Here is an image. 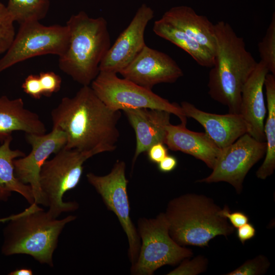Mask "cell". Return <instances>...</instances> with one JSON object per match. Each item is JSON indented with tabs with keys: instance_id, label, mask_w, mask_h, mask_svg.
Segmentation results:
<instances>
[{
	"instance_id": "cell-9",
	"label": "cell",
	"mask_w": 275,
	"mask_h": 275,
	"mask_svg": "<svg viewBox=\"0 0 275 275\" xmlns=\"http://www.w3.org/2000/svg\"><path fill=\"white\" fill-rule=\"evenodd\" d=\"M67 26L44 25L40 21L20 24L11 46L0 59V73L29 59L45 54L58 57L64 53L69 43Z\"/></svg>"
},
{
	"instance_id": "cell-6",
	"label": "cell",
	"mask_w": 275,
	"mask_h": 275,
	"mask_svg": "<svg viewBox=\"0 0 275 275\" xmlns=\"http://www.w3.org/2000/svg\"><path fill=\"white\" fill-rule=\"evenodd\" d=\"M94 154L64 147L42 166L39 184L48 213L57 218L63 212L74 211L79 205L76 202H64L65 193L79 183L84 162Z\"/></svg>"
},
{
	"instance_id": "cell-29",
	"label": "cell",
	"mask_w": 275,
	"mask_h": 275,
	"mask_svg": "<svg viewBox=\"0 0 275 275\" xmlns=\"http://www.w3.org/2000/svg\"><path fill=\"white\" fill-rule=\"evenodd\" d=\"M39 77L43 96L50 97L53 93L60 91L62 78L58 74L52 71L41 72Z\"/></svg>"
},
{
	"instance_id": "cell-32",
	"label": "cell",
	"mask_w": 275,
	"mask_h": 275,
	"mask_svg": "<svg viewBox=\"0 0 275 275\" xmlns=\"http://www.w3.org/2000/svg\"><path fill=\"white\" fill-rule=\"evenodd\" d=\"M147 152L149 161L157 164L168 155V149L164 146V144L161 143L154 144Z\"/></svg>"
},
{
	"instance_id": "cell-14",
	"label": "cell",
	"mask_w": 275,
	"mask_h": 275,
	"mask_svg": "<svg viewBox=\"0 0 275 275\" xmlns=\"http://www.w3.org/2000/svg\"><path fill=\"white\" fill-rule=\"evenodd\" d=\"M119 73L123 78L150 90L159 84L175 82L183 75L170 56L146 45Z\"/></svg>"
},
{
	"instance_id": "cell-33",
	"label": "cell",
	"mask_w": 275,
	"mask_h": 275,
	"mask_svg": "<svg viewBox=\"0 0 275 275\" xmlns=\"http://www.w3.org/2000/svg\"><path fill=\"white\" fill-rule=\"evenodd\" d=\"M256 232L253 225L247 223L237 228V236L239 241L244 244L246 241L255 236Z\"/></svg>"
},
{
	"instance_id": "cell-8",
	"label": "cell",
	"mask_w": 275,
	"mask_h": 275,
	"mask_svg": "<svg viewBox=\"0 0 275 275\" xmlns=\"http://www.w3.org/2000/svg\"><path fill=\"white\" fill-rule=\"evenodd\" d=\"M91 87L98 98L114 111L148 108L167 111L177 116L181 123L187 120L181 106L171 103L152 90L139 86L116 73L99 71L91 84Z\"/></svg>"
},
{
	"instance_id": "cell-31",
	"label": "cell",
	"mask_w": 275,
	"mask_h": 275,
	"mask_svg": "<svg viewBox=\"0 0 275 275\" xmlns=\"http://www.w3.org/2000/svg\"><path fill=\"white\" fill-rule=\"evenodd\" d=\"M221 214L229 221V223L235 228H238L249 221L248 216L241 211L231 212L227 205L221 209Z\"/></svg>"
},
{
	"instance_id": "cell-20",
	"label": "cell",
	"mask_w": 275,
	"mask_h": 275,
	"mask_svg": "<svg viewBox=\"0 0 275 275\" xmlns=\"http://www.w3.org/2000/svg\"><path fill=\"white\" fill-rule=\"evenodd\" d=\"M161 18L182 30L214 56L216 50L214 24L207 17L198 14L189 6H178L167 11Z\"/></svg>"
},
{
	"instance_id": "cell-26",
	"label": "cell",
	"mask_w": 275,
	"mask_h": 275,
	"mask_svg": "<svg viewBox=\"0 0 275 275\" xmlns=\"http://www.w3.org/2000/svg\"><path fill=\"white\" fill-rule=\"evenodd\" d=\"M14 22L7 6L0 2V54L5 53L14 41Z\"/></svg>"
},
{
	"instance_id": "cell-15",
	"label": "cell",
	"mask_w": 275,
	"mask_h": 275,
	"mask_svg": "<svg viewBox=\"0 0 275 275\" xmlns=\"http://www.w3.org/2000/svg\"><path fill=\"white\" fill-rule=\"evenodd\" d=\"M269 71L260 61L243 85L239 114L244 120L247 133L260 142H265L264 121L267 113L263 94L264 81Z\"/></svg>"
},
{
	"instance_id": "cell-30",
	"label": "cell",
	"mask_w": 275,
	"mask_h": 275,
	"mask_svg": "<svg viewBox=\"0 0 275 275\" xmlns=\"http://www.w3.org/2000/svg\"><path fill=\"white\" fill-rule=\"evenodd\" d=\"M21 87L26 94L34 99H39L43 96L39 75H29L25 78Z\"/></svg>"
},
{
	"instance_id": "cell-35",
	"label": "cell",
	"mask_w": 275,
	"mask_h": 275,
	"mask_svg": "<svg viewBox=\"0 0 275 275\" xmlns=\"http://www.w3.org/2000/svg\"><path fill=\"white\" fill-rule=\"evenodd\" d=\"M9 275H32L33 271L31 269L21 268L17 269L9 273Z\"/></svg>"
},
{
	"instance_id": "cell-24",
	"label": "cell",
	"mask_w": 275,
	"mask_h": 275,
	"mask_svg": "<svg viewBox=\"0 0 275 275\" xmlns=\"http://www.w3.org/2000/svg\"><path fill=\"white\" fill-rule=\"evenodd\" d=\"M49 0H8L7 9L15 22L40 21L47 14Z\"/></svg>"
},
{
	"instance_id": "cell-22",
	"label": "cell",
	"mask_w": 275,
	"mask_h": 275,
	"mask_svg": "<svg viewBox=\"0 0 275 275\" xmlns=\"http://www.w3.org/2000/svg\"><path fill=\"white\" fill-rule=\"evenodd\" d=\"M153 31L186 52L199 65L208 68L213 66L214 56L208 49L161 17L154 22Z\"/></svg>"
},
{
	"instance_id": "cell-11",
	"label": "cell",
	"mask_w": 275,
	"mask_h": 275,
	"mask_svg": "<svg viewBox=\"0 0 275 275\" xmlns=\"http://www.w3.org/2000/svg\"><path fill=\"white\" fill-rule=\"evenodd\" d=\"M266 147L265 142L257 141L248 133L244 134L222 149L212 173L196 182H226L231 184L237 193L240 194L246 175L265 155Z\"/></svg>"
},
{
	"instance_id": "cell-4",
	"label": "cell",
	"mask_w": 275,
	"mask_h": 275,
	"mask_svg": "<svg viewBox=\"0 0 275 275\" xmlns=\"http://www.w3.org/2000/svg\"><path fill=\"white\" fill-rule=\"evenodd\" d=\"M222 208L203 195L186 194L171 200L164 213L171 238L181 246H207L218 235L227 237L234 231L221 214Z\"/></svg>"
},
{
	"instance_id": "cell-3",
	"label": "cell",
	"mask_w": 275,
	"mask_h": 275,
	"mask_svg": "<svg viewBox=\"0 0 275 275\" xmlns=\"http://www.w3.org/2000/svg\"><path fill=\"white\" fill-rule=\"evenodd\" d=\"M76 218L70 215L61 219L51 217L35 203L24 211L4 218L2 253L5 256L26 254L41 264L53 266V254L65 226Z\"/></svg>"
},
{
	"instance_id": "cell-18",
	"label": "cell",
	"mask_w": 275,
	"mask_h": 275,
	"mask_svg": "<svg viewBox=\"0 0 275 275\" xmlns=\"http://www.w3.org/2000/svg\"><path fill=\"white\" fill-rule=\"evenodd\" d=\"M186 125L181 123L177 125H168L164 144L172 151H181L202 160L212 170L222 149L206 132L191 131Z\"/></svg>"
},
{
	"instance_id": "cell-10",
	"label": "cell",
	"mask_w": 275,
	"mask_h": 275,
	"mask_svg": "<svg viewBox=\"0 0 275 275\" xmlns=\"http://www.w3.org/2000/svg\"><path fill=\"white\" fill-rule=\"evenodd\" d=\"M125 171V162L117 160L107 175L98 176L89 173L86 177L88 182L101 196L107 209L113 211L118 218L128 239V255L132 265L138 259L141 240L137 229L130 216L127 190L128 181Z\"/></svg>"
},
{
	"instance_id": "cell-2",
	"label": "cell",
	"mask_w": 275,
	"mask_h": 275,
	"mask_svg": "<svg viewBox=\"0 0 275 275\" xmlns=\"http://www.w3.org/2000/svg\"><path fill=\"white\" fill-rule=\"evenodd\" d=\"M214 28L216 50L209 73L208 94L226 106L229 113L239 114L242 87L257 62L228 23L218 21Z\"/></svg>"
},
{
	"instance_id": "cell-21",
	"label": "cell",
	"mask_w": 275,
	"mask_h": 275,
	"mask_svg": "<svg viewBox=\"0 0 275 275\" xmlns=\"http://www.w3.org/2000/svg\"><path fill=\"white\" fill-rule=\"evenodd\" d=\"M12 135L8 137L0 146V201H6L13 192L21 195L31 205L35 203L30 185L20 182L14 174L13 161L25 154L18 150H12L10 145Z\"/></svg>"
},
{
	"instance_id": "cell-16",
	"label": "cell",
	"mask_w": 275,
	"mask_h": 275,
	"mask_svg": "<svg viewBox=\"0 0 275 275\" xmlns=\"http://www.w3.org/2000/svg\"><path fill=\"white\" fill-rule=\"evenodd\" d=\"M185 116L198 122L205 132L221 149L247 133V127L240 114L219 115L201 111L193 104L182 101L180 105Z\"/></svg>"
},
{
	"instance_id": "cell-23",
	"label": "cell",
	"mask_w": 275,
	"mask_h": 275,
	"mask_svg": "<svg viewBox=\"0 0 275 275\" xmlns=\"http://www.w3.org/2000/svg\"><path fill=\"white\" fill-rule=\"evenodd\" d=\"M267 116L264 123V132L266 142L265 159L256 172L258 178L265 179L275 169V75L268 73L265 77Z\"/></svg>"
},
{
	"instance_id": "cell-34",
	"label": "cell",
	"mask_w": 275,
	"mask_h": 275,
	"mask_svg": "<svg viewBox=\"0 0 275 275\" xmlns=\"http://www.w3.org/2000/svg\"><path fill=\"white\" fill-rule=\"evenodd\" d=\"M177 166L176 158L172 155H167L157 163L158 170L162 173H169L173 171Z\"/></svg>"
},
{
	"instance_id": "cell-28",
	"label": "cell",
	"mask_w": 275,
	"mask_h": 275,
	"mask_svg": "<svg viewBox=\"0 0 275 275\" xmlns=\"http://www.w3.org/2000/svg\"><path fill=\"white\" fill-rule=\"evenodd\" d=\"M208 261L203 256L198 255L192 259L186 258L180 265L171 270L168 275H197L205 272L208 267Z\"/></svg>"
},
{
	"instance_id": "cell-17",
	"label": "cell",
	"mask_w": 275,
	"mask_h": 275,
	"mask_svg": "<svg viewBox=\"0 0 275 275\" xmlns=\"http://www.w3.org/2000/svg\"><path fill=\"white\" fill-rule=\"evenodd\" d=\"M134 130L136 148L132 159V167L139 156L147 152L154 144H164L167 127L170 124V113L148 108L123 111Z\"/></svg>"
},
{
	"instance_id": "cell-1",
	"label": "cell",
	"mask_w": 275,
	"mask_h": 275,
	"mask_svg": "<svg viewBox=\"0 0 275 275\" xmlns=\"http://www.w3.org/2000/svg\"><path fill=\"white\" fill-rule=\"evenodd\" d=\"M121 111L108 107L91 86H82L72 97L63 98L51 112L53 127L66 137L65 147L95 155L117 148Z\"/></svg>"
},
{
	"instance_id": "cell-25",
	"label": "cell",
	"mask_w": 275,
	"mask_h": 275,
	"mask_svg": "<svg viewBox=\"0 0 275 275\" xmlns=\"http://www.w3.org/2000/svg\"><path fill=\"white\" fill-rule=\"evenodd\" d=\"M261 60L275 75V16L273 13L265 34L258 44Z\"/></svg>"
},
{
	"instance_id": "cell-12",
	"label": "cell",
	"mask_w": 275,
	"mask_h": 275,
	"mask_svg": "<svg viewBox=\"0 0 275 275\" xmlns=\"http://www.w3.org/2000/svg\"><path fill=\"white\" fill-rule=\"evenodd\" d=\"M27 142L32 150L28 155L15 159L14 174L22 183L31 186L35 203L45 206V201L39 184V173L44 163L52 153L56 154L66 143L65 133L53 127L51 131L43 134L26 133Z\"/></svg>"
},
{
	"instance_id": "cell-27",
	"label": "cell",
	"mask_w": 275,
	"mask_h": 275,
	"mask_svg": "<svg viewBox=\"0 0 275 275\" xmlns=\"http://www.w3.org/2000/svg\"><path fill=\"white\" fill-rule=\"evenodd\" d=\"M270 262L263 255H260L246 261L241 265L229 272L227 275H260L265 273Z\"/></svg>"
},
{
	"instance_id": "cell-5",
	"label": "cell",
	"mask_w": 275,
	"mask_h": 275,
	"mask_svg": "<svg viewBox=\"0 0 275 275\" xmlns=\"http://www.w3.org/2000/svg\"><path fill=\"white\" fill-rule=\"evenodd\" d=\"M69 32L66 50L59 57L61 70L74 81L90 86L99 72V65L111 46L107 21L80 11L66 23Z\"/></svg>"
},
{
	"instance_id": "cell-19",
	"label": "cell",
	"mask_w": 275,
	"mask_h": 275,
	"mask_svg": "<svg viewBox=\"0 0 275 275\" xmlns=\"http://www.w3.org/2000/svg\"><path fill=\"white\" fill-rule=\"evenodd\" d=\"M21 131L28 134L46 133L45 124L36 113L24 107L21 98L11 99L0 97V142L3 143L13 132Z\"/></svg>"
},
{
	"instance_id": "cell-13",
	"label": "cell",
	"mask_w": 275,
	"mask_h": 275,
	"mask_svg": "<svg viewBox=\"0 0 275 275\" xmlns=\"http://www.w3.org/2000/svg\"><path fill=\"white\" fill-rule=\"evenodd\" d=\"M153 10L146 4L138 9L127 27L111 46L99 65V71L119 73L146 45L144 34Z\"/></svg>"
},
{
	"instance_id": "cell-7",
	"label": "cell",
	"mask_w": 275,
	"mask_h": 275,
	"mask_svg": "<svg viewBox=\"0 0 275 275\" xmlns=\"http://www.w3.org/2000/svg\"><path fill=\"white\" fill-rule=\"evenodd\" d=\"M137 231L141 246L136 262L131 265L132 274L152 275L163 266L177 265L193 255L191 250L179 245L171 238L164 212L155 218L139 219Z\"/></svg>"
}]
</instances>
